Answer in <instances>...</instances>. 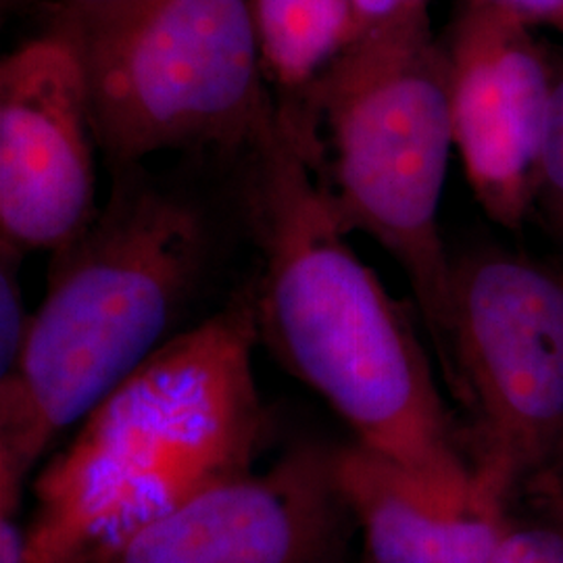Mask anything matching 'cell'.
Masks as SVG:
<instances>
[{
	"instance_id": "14",
	"label": "cell",
	"mask_w": 563,
	"mask_h": 563,
	"mask_svg": "<svg viewBox=\"0 0 563 563\" xmlns=\"http://www.w3.org/2000/svg\"><path fill=\"white\" fill-rule=\"evenodd\" d=\"M537 197H541L563 223V71L555 74L549 118L537 174Z\"/></svg>"
},
{
	"instance_id": "2",
	"label": "cell",
	"mask_w": 563,
	"mask_h": 563,
	"mask_svg": "<svg viewBox=\"0 0 563 563\" xmlns=\"http://www.w3.org/2000/svg\"><path fill=\"white\" fill-rule=\"evenodd\" d=\"M257 346L249 282L90 409L34 481L27 563H111L153 523L253 472L272 430Z\"/></svg>"
},
{
	"instance_id": "13",
	"label": "cell",
	"mask_w": 563,
	"mask_h": 563,
	"mask_svg": "<svg viewBox=\"0 0 563 563\" xmlns=\"http://www.w3.org/2000/svg\"><path fill=\"white\" fill-rule=\"evenodd\" d=\"M23 255L0 246V376H11L20 365L32 316L25 311L21 290L20 267Z\"/></svg>"
},
{
	"instance_id": "18",
	"label": "cell",
	"mask_w": 563,
	"mask_h": 563,
	"mask_svg": "<svg viewBox=\"0 0 563 563\" xmlns=\"http://www.w3.org/2000/svg\"><path fill=\"white\" fill-rule=\"evenodd\" d=\"M57 11H69V9H90V7H102L118 0H51Z\"/></svg>"
},
{
	"instance_id": "16",
	"label": "cell",
	"mask_w": 563,
	"mask_h": 563,
	"mask_svg": "<svg viewBox=\"0 0 563 563\" xmlns=\"http://www.w3.org/2000/svg\"><path fill=\"white\" fill-rule=\"evenodd\" d=\"M505 11L532 27H549L563 36V0H465Z\"/></svg>"
},
{
	"instance_id": "7",
	"label": "cell",
	"mask_w": 563,
	"mask_h": 563,
	"mask_svg": "<svg viewBox=\"0 0 563 563\" xmlns=\"http://www.w3.org/2000/svg\"><path fill=\"white\" fill-rule=\"evenodd\" d=\"M99 144L80 55L59 30L0 63V246L55 253L95 220Z\"/></svg>"
},
{
	"instance_id": "10",
	"label": "cell",
	"mask_w": 563,
	"mask_h": 563,
	"mask_svg": "<svg viewBox=\"0 0 563 563\" xmlns=\"http://www.w3.org/2000/svg\"><path fill=\"white\" fill-rule=\"evenodd\" d=\"M342 493L365 563H490L509 507L451 499L362 444H336Z\"/></svg>"
},
{
	"instance_id": "17",
	"label": "cell",
	"mask_w": 563,
	"mask_h": 563,
	"mask_svg": "<svg viewBox=\"0 0 563 563\" xmlns=\"http://www.w3.org/2000/svg\"><path fill=\"white\" fill-rule=\"evenodd\" d=\"M0 563H27V530L15 518H0Z\"/></svg>"
},
{
	"instance_id": "11",
	"label": "cell",
	"mask_w": 563,
	"mask_h": 563,
	"mask_svg": "<svg viewBox=\"0 0 563 563\" xmlns=\"http://www.w3.org/2000/svg\"><path fill=\"white\" fill-rule=\"evenodd\" d=\"M267 84L288 102L355 38L351 0H251Z\"/></svg>"
},
{
	"instance_id": "1",
	"label": "cell",
	"mask_w": 563,
	"mask_h": 563,
	"mask_svg": "<svg viewBox=\"0 0 563 563\" xmlns=\"http://www.w3.org/2000/svg\"><path fill=\"white\" fill-rule=\"evenodd\" d=\"M239 162L242 222L260 253L251 280L260 344L346 423L353 443L444 497L490 499L411 309L355 255L280 118Z\"/></svg>"
},
{
	"instance_id": "9",
	"label": "cell",
	"mask_w": 563,
	"mask_h": 563,
	"mask_svg": "<svg viewBox=\"0 0 563 563\" xmlns=\"http://www.w3.org/2000/svg\"><path fill=\"white\" fill-rule=\"evenodd\" d=\"M532 25L467 4L444 42L453 139L470 188L490 222L522 230L537 174L555 71Z\"/></svg>"
},
{
	"instance_id": "12",
	"label": "cell",
	"mask_w": 563,
	"mask_h": 563,
	"mask_svg": "<svg viewBox=\"0 0 563 563\" xmlns=\"http://www.w3.org/2000/svg\"><path fill=\"white\" fill-rule=\"evenodd\" d=\"M514 501L490 563H563V505L544 490H528Z\"/></svg>"
},
{
	"instance_id": "4",
	"label": "cell",
	"mask_w": 563,
	"mask_h": 563,
	"mask_svg": "<svg viewBox=\"0 0 563 563\" xmlns=\"http://www.w3.org/2000/svg\"><path fill=\"white\" fill-rule=\"evenodd\" d=\"M276 104L342 230L367 234L401 267L453 397L451 257L439 216L455 139L449 60L430 13L363 34L302 95Z\"/></svg>"
},
{
	"instance_id": "3",
	"label": "cell",
	"mask_w": 563,
	"mask_h": 563,
	"mask_svg": "<svg viewBox=\"0 0 563 563\" xmlns=\"http://www.w3.org/2000/svg\"><path fill=\"white\" fill-rule=\"evenodd\" d=\"M218 260L209 207L142 165L53 253L18 369L0 380V518L60 432L186 332Z\"/></svg>"
},
{
	"instance_id": "8",
	"label": "cell",
	"mask_w": 563,
	"mask_h": 563,
	"mask_svg": "<svg viewBox=\"0 0 563 563\" xmlns=\"http://www.w3.org/2000/svg\"><path fill=\"white\" fill-rule=\"evenodd\" d=\"M355 537L336 444L305 439L153 523L111 563H349Z\"/></svg>"
},
{
	"instance_id": "5",
	"label": "cell",
	"mask_w": 563,
	"mask_h": 563,
	"mask_svg": "<svg viewBox=\"0 0 563 563\" xmlns=\"http://www.w3.org/2000/svg\"><path fill=\"white\" fill-rule=\"evenodd\" d=\"M111 174L167 151L239 159L278 118L251 0H118L57 11Z\"/></svg>"
},
{
	"instance_id": "6",
	"label": "cell",
	"mask_w": 563,
	"mask_h": 563,
	"mask_svg": "<svg viewBox=\"0 0 563 563\" xmlns=\"http://www.w3.org/2000/svg\"><path fill=\"white\" fill-rule=\"evenodd\" d=\"M451 351L476 478L511 507L563 470V274L504 249L451 257Z\"/></svg>"
},
{
	"instance_id": "15",
	"label": "cell",
	"mask_w": 563,
	"mask_h": 563,
	"mask_svg": "<svg viewBox=\"0 0 563 563\" xmlns=\"http://www.w3.org/2000/svg\"><path fill=\"white\" fill-rule=\"evenodd\" d=\"M357 41L363 34L428 13L430 0H351Z\"/></svg>"
}]
</instances>
